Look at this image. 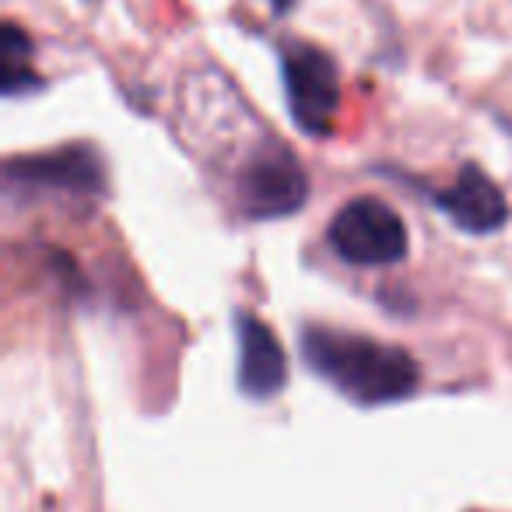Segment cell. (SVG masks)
<instances>
[{
    "instance_id": "4",
    "label": "cell",
    "mask_w": 512,
    "mask_h": 512,
    "mask_svg": "<svg viewBox=\"0 0 512 512\" xmlns=\"http://www.w3.org/2000/svg\"><path fill=\"white\" fill-rule=\"evenodd\" d=\"M235 193H239L242 211L253 218H285L302 207L309 183L292 151L267 144L242 165L239 179H235Z\"/></svg>"
},
{
    "instance_id": "3",
    "label": "cell",
    "mask_w": 512,
    "mask_h": 512,
    "mask_svg": "<svg viewBox=\"0 0 512 512\" xmlns=\"http://www.w3.org/2000/svg\"><path fill=\"white\" fill-rule=\"evenodd\" d=\"M281 71H285L288 109H292L299 130H306L313 137L327 134L337 116V106H341V74H337V64L320 46L295 43L285 46Z\"/></svg>"
},
{
    "instance_id": "6",
    "label": "cell",
    "mask_w": 512,
    "mask_h": 512,
    "mask_svg": "<svg viewBox=\"0 0 512 512\" xmlns=\"http://www.w3.org/2000/svg\"><path fill=\"white\" fill-rule=\"evenodd\" d=\"M435 204L453 218L456 228L474 235H491L509 221V204H505L502 190L474 165H467L453 179V186L435 193Z\"/></svg>"
},
{
    "instance_id": "8",
    "label": "cell",
    "mask_w": 512,
    "mask_h": 512,
    "mask_svg": "<svg viewBox=\"0 0 512 512\" xmlns=\"http://www.w3.org/2000/svg\"><path fill=\"white\" fill-rule=\"evenodd\" d=\"M4 92L18 95L29 85H36V74H32V46L29 39L22 36L18 25H4Z\"/></svg>"
},
{
    "instance_id": "1",
    "label": "cell",
    "mask_w": 512,
    "mask_h": 512,
    "mask_svg": "<svg viewBox=\"0 0 512 512\" xmlns=\"http://www.w3.org/2000/svg\"><path fill=\"white\" fill-rule=\"evenodd\" d=\"M306 365L355 404H393L418 390V362L404 348L334 327H302Z\"/></svg>"
},
{
    "instance_id": "5",
    "label": "cell",
    "mask_w": 512,
    "mask_h": 512,
    "mask_svg": "<svg viewBox=\"0 0 512 512\" xmlns=\"http://www.w3.org/2000/svg\"><path fill=\"white\" fill-rule=\"evenodd\" d=\"M235 337H239V390L256 400L274 397L288 383V358L274 330L260 316L239 313Z\"/></svg>"
},
{
    "instance_id": "7",
    "label": "cell",
    "mask_w": 512,
    "mask_h": 512,
    "mask_svg": "<svg viewBox=\"0 0 512 512\" xmlns=\"http://www.w3.org/2000/svg\"><path fill=\"white\" fill-rule=\"evenodd\" d=\"M8 176L22 179V183H46L74 193L102 190V165L92 148H64L50 151V155L25 158V162H11Z\"/></svg>"
},
{
    "instance_id": "2",
    "label": "cell",
    "mask_w": 512,
    "mask_h": 512,
    "mask_svg": "<svg viewBox=\"0 0 512 512\" xmlns=\"http://www.w3.org/2000/svg\"><path fill=\"white\" fill-rule=\"evenodd\" d=\"M330 246L355 267H390L407 256L404 218L376 197H355L330 221Z\"/></svg>"
}]
</instances>
